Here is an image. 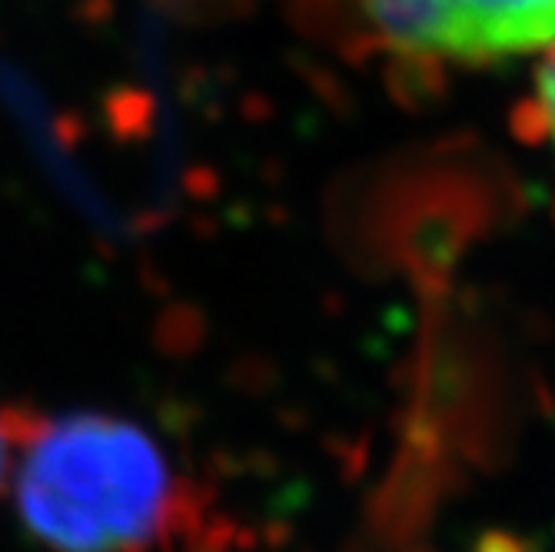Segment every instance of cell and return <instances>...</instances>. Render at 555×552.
I'll list each match as a JSON object with an SVG mask.
<instances>
[{
    "mask_svg": "<svg viewBox=\"0 0 555 552\" xmlns=\"http://www.w3.org/2000/svg\"><path fill=\"white\" fill-rule=\"evenodd\" d=\"M14 492L27 529L50 552H146L173 516L164 449L111 413H34Z\"/></svg>",
    "mask_w": 555,
    "mask_h": 552,
    "instance_id": "1",
    "label": "cell"
},
{
    "mask_svg": "<svg viewBox=\"0 0 555 552\" xmlns=\"http://www.w3.org/2000/svg\"><path fill=\"white\" fill-rule=\"evenodd\" d=\"M379 37L406 54L495 64L545 54L555 0H360Z\"/></svg>",
    "mask_w": 555,
    "mask_h": 552,
    "instance_id": "2",
    "label": "cell"
},
{
    "mask_svg": "<svg viewBox=\"0 0 555 552\" xmlns=\"http://www.w3.org/2000/svg\"><path fill=\"white\" fill-rule=\"evenodd\" d=\"M34 413L37 410H30L24 403H4V399H0V496H4L8 486L14 483L21 446L34 423Z\"/></svg>",
    "mask_w": 555,
    "mask_h": 552,
    "instance_id": "3",
    "label": "cell"
},
{
    "mask_svg": "<svg viewBox=\"0 0 555 552\" xmlns=\"http://www.w3.org/2000/svg\"><path fill=\"white\" fill-rule=\"evenodd\" d=\"M535 100H539V114H542V127L555 146V43L542 54L539 74H535Z\"/></svg>",
    "mask_w": 555,
    "mask_h": 552,
    "instance_id": "4",
    "label": "cell"
}]
</instances>
